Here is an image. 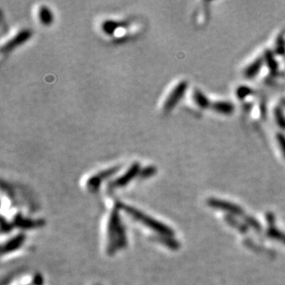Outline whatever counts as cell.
<instances>
[{
    "label": "cell",
    "mask_w": 285,
    "mask_h": 285,
    "mask_svg": "<svg viewBox=\"0 0 285 285\" xmlns=\"http://www.w3.org/2000/svg\"><path fill=\"white\" fill-rule=\"evenodd\" d=\"M118 27V24L116 23V21H110V20H107V21H105V23L101 25V28H102V31L105 33H107V34H112L115 31H116V28Z\"/></svg>",
    "instance_id": "obj_9"
},
{
    "label": "cell",
    "mask_w": 285,
    "mask_h": 285,
    "mask_svg": "<svg viewBox=\"0 0 285 285\" xmlns=\"http://www.w3.org/2000/svg\"><path fill=\"white\" fill-rule=\"evenodd\" d=\"M119 207L114 209L108 218L106 232V252L108 255H114L126 246V235L122 224Z\"/></svg>",
    "instance_id": "obj_2"
},
{
    "label": "cell",
    "mask_w": 285,
    "mask_h": 285,
    "mask_svg": "<svg viewBox=\"0 0 285 285\" xmlns=\"http://www.w3.org/2000/svg\"><path fill=\"white\" fill-rule=\"evenodd\" d=\"M214 108L219 112H222V113H229L230 112V107L224 103V102H219V103H216L214 106Z\"/></svg>",
    "instance_id": "obj_11"
},
{
    "label": "cell",
    "mask_w": 285,
    "mask_h": 285,
    "mask_svg": "<svg viewBox=\"0 0 285 285\" xmlns=\"http://www.w3.org/2000/svg\"><path fill=\"white\" fill-rule=\"evenodd\" d=\"M141 168H140V164L134 163L129 166V168L126 170V173L120 175L118 178L113 180L109 188L111 189H121L124 188L131 183L133 179H135L139 174H140Z\"/></svg>",
    "instance_id": "obj_3"
},
{
    "label": "cell",
    "mask_w": 285,
    "mask_h": 285,
    "mask_svg": "<svg viewBox=\"0 0 285 285\" xmlns=\"http://www.w3.org/2000/svg\"><path fill=\"white\" fill-rule=\"evenodd\" d=\"M33 33L30 30H23L20 31L19 33L16 34L12 38L9 40L3 46H2V52L3 53H8L12 51L13 49L19 47V45L26 43L31 37H32Z\"/></svg>",
    "instance_id": "obj_5"
},
{
    "label": "cell",
    "mask_w": 285,
    "mask_h": 285,
    "mask_svg": "<svg viewBox=\"0 0 285 285\" xmlns=\"http://www.w3.org/2000/svg\"><path fill=\"white\" fill-rule=\"evenodd\" d=\"M194 100L197 102V105L200 107L204 108V107H208V100L206 99V97L203 95L202 92H200L199 91H196L194 93Z\"/></svg>",
    "instance_id": "obj_8"
},
{
    "label": "cell",
    "mask_w": 285,
    "mask_h": 285,
    "mask_svg": "<svg viewBox=\"0 0 285 285\" xmlns=\"http://www.w3.org/2000/svg\"><path fill=\"white\" fill-rule=\"evenodd\" d=\"M188 89V83L187 82H181L179 83L173 89V91L170 92L168 97L165 99L164 103V110L165 112H170L175 106L178 103L182 97L185 94V92Z\"/></svg>",
    "instance_id": "obj_4"
},
{
    "label": "cell",
    "mask_w": 285,
    "mask_h": 285,
    "mask_svg": "<svg viewBox=\"0 0 285 285\" xmlns=\"http://www.w3.org/2000/svg\"><path fill=\"white\" fill-rule=\"evenodd\" d=\"M155 168L154 167H146L143 170H141V172H140V175L142 176V177H144V178H147V177H150L151 175H153L155 174Z\"/></svg>",
    "instance_id": "obj_10"
},
{
    "label": "cell",
    "mask_w": 285,
    "mask_h": 285,
    "mask_svg": "<svg viewBox=\"0 0 285 285\" xmlns=\"http://www.w3.org/2000/svg\"><path fill=\"white\" fill-rule=\"evenodd\" d=\"M280 142H281V144H282V146H284L285 147V140H283V139H280ZM284 151H285V148H284Z\"/></svg>",
    "instance_id": "obj_12"
},
{
    "label": "cell",
    "mask_w": 285,
    "mask_h": 285,
    "mask_svg": "<svg viewBox=\"0 0 285 285\" xmlns=\"http://www.w3.org/2000/svg\"><path fill=\"white\" fill-rule=\"evenodd\" d=\"M38 19L40 22L44 26L52 24L54 21L53 12L46 6H42L38 11Z\"/></svg>",
    "instance_id": "obj_7"
},
{
    "label": "cell",
    "mask_w": 285,
    "mask_h": 285,
    "mask_svg": "<svg viewBox=\"0 0 285 285\" xmlns=\"http://www.w3.org/2000/svg\"><path fill=\"white\" fill-rule=\"evenodd\" d=\"M118 168L119 167H112V168L101 171L100 173L91 176V178L88 179L87 183H86L88 189L91 191H96L97 189L100 188L101 182L105 179L108 178L115 174Z\"/></svg>",
    "instance_id": "obj_6"
},
{
    "label": "cell",
    "mask_w": 285,
    "mask_h": 285,
    "mask_svg": "<svg viewBox=\"0 0 285 285\" xmlns=\"http://www.w3.org/2000/svg\"><path fill=\"white\" fill-rule=\"evenodd\" d=\"M118 206L120 210L126 213L129 217L146 228V231L147 232L149 231L150 237H152L155 241L159 242L169 248L176 247L177 244L174 240V232L171 230L169 226H167L165 223L160 222L150 215L142 213L141 211L137 210L134 207H131L123 203H120Z\"/></svg>",
    "instance_id": "obj_1"
}]
</instances>
